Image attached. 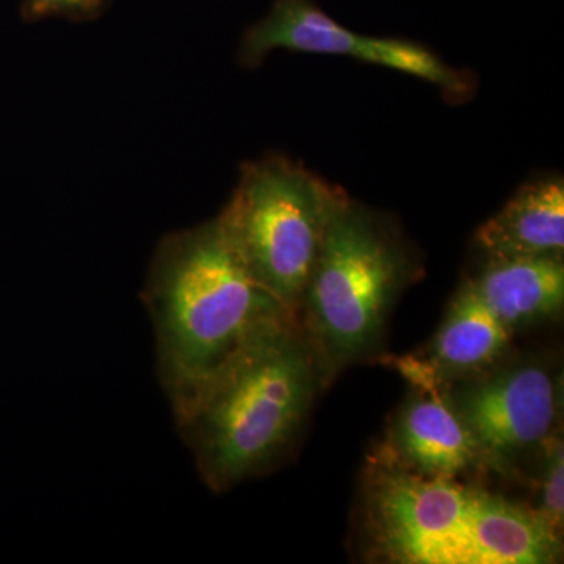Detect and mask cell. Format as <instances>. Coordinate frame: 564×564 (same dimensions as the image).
<instances>
[{"instance_id": "3957f363", "label": "cell", "mask_w": 564, "mask_h": 564, "mask_svg": "<svg viewBox=\"0 0 564 564\" xmlns=\"http://www.w3.org/2000/svg\"><path fill=\"white\" fill-rule=\"evenodd\" d=\"M364 527L372 558L395 564H551L562 534L534 508L459 478L423 477L389 458H370Z\"/></svg>"}, {"instance_id": "7a4b0ae2", "label": "cell", "mask_w": 564, "mask_h": 564, "mask_svg": "<svg viewBox=\"0 0 564 564\" xmlns=\"http://www.w3.org/2000/svg\"><path fill=\"white\" fill-rule=\"evenodd\" d=\"M143 300L174 417L259 329L293 314L251 276L218 217L159 245Z\"/></svg>"}, {"instance_id": "52a82bcc", "label": "cell", "mask_w": 564, "mask_h": 564, "mask_svg": "<svg viewBox=\"0 0 564 564\" xmlns=\"http://www.w3.org/2000/svg\"><path fill=\"white\" fill-rule=\"evenodd\" d=\"M274 50L344 55L402 70L436 85L448 101H463L474 91L469 74L452 68L422 44L359 35L334 21L311 0H276L269 17L245 35L240 61L258 66Z\"/></svg>"}, {"instance_id": "8fae6325", "label": "cell", "mask_w": 564, "mask_h": 564, "mask_svg": "<svg viewBox=\"0 0 564 564\" xmlns=\"http://www.w3.org/2000/svg\"><path fill=\"white\" fill-rule=\"evenodd\" d=\"M486 258L563 256L564 182L544 177L529 182L475 234Z\"/></svg>"}, {"instance_id": "30bf717a", "label": "cell", "mask_w": 564, "mask_h": 564, "mask_svg": "<svg viewBox=\"0 0 564 564\" xmlns=\"http://www.w3.org/2000/svg\"><path fill=\"white\" fill-rule=\"evenodd\" d=\"M467 282L481 303L513 333L563 311V256L488 258L481 272Z\"/></svg>"}, {"instance_id": "8992f818", "label": "cell", "mask_w": 564, "mask_h": 564, "mask_svg": "<svg viewBox=\"0 0 564 564\" xmlns=\"http://www.w3.org/2000/svg\"><path fill=\"white\" fill-rule=\"evenodd\" d=\"M447 389L486 467L507 469L558 433L560 383L543 362H502Z\"/></svg>"}, {"instance_id": "6da1fadb", "label": "cell", "mask_w": 564, "mask_h": 564, "mask_svg": "<svg viewBox=\"0 0 564 564\" xmlns=\"http://www.w3.org/2000/svg\"><path fill=\"white\" fill-rule=\"evenodd\" d=\"M328 383L299 315L267 323L176 417L204 484L225 492L281 464Z\"/></svg>"}, {"instance_id": "277c9868", "label": "cell", "mask_w": 564, "mask_h": 564, "mask_svg": "<svg viewBox=\"0 0 564 564\" xmlns=\"http://www.w3.org/2000/svg\"><path fill=\"white\" fill-rule=\"evenodd\" d=\"M406 245L350 198L334 214L299 317L329 378L380 350L393 304L413 280Z\"/></svg>"}, {"instance_id": "4fadbf2b", "label": "cell", "mask_w": 564, "mask_h": 564, "mask_svg": "<svg viewBox=\"0 0 564 564\" xmlns=\"http://www.w3.org/2000/svg\"><path fill=\"white\" fill-rule=\"evenodd\" d=\"M107 0H25L22 14L35 21L46 17H66L73 20L93 18L102 10Z\"/></svg>"}, {"instance_id": "ba28073f", "label": "cell", "mask_w": 564, "mask_h": 564, "mask_svg": "<svg viewBox=\"0 0 564 564\" xmlns=\"http://www.w3.org/2000/svg\"><path fill=\"white\" fill-rule=\"evenodd\" d=\"M414 391L392 422L383 451L411 473L423 477L459 478L481 469L469 430L452 402L447 386L411 380Z\"/></svg>"}, {"instance_id": "5b68a950", "label": "cell", "mask_w": 564, "mask_h": 564, "mask_svg": "<svg viewBox=\"0 0 564 564\" xmlns=\"http://www.w3.org/2000/svg\"><path fill=\"white\" fill-rule=\"evenodd\" d=\"M347 199L343 188L272 155L243 166L218 218L251 276L299 314L326 229Z\"/></svg>"}, {"instance_id": "9c48e42d", "label": "cell", "mask_w": 564, "mask_h": 564, "mask_svg": "<svg viewBox=\"0 0 564 564\" xmlns=\"http://www.w3.org/2000/svg\"><path fill=\"white\" fill-rule=\"evenodd\" d=\"M513 334L481 303L466 281L429 345L425 361L403 359L400 370L410 380L444 386L469 380L503 362Z\"/></svg>"}, {"instance_id": "7c38bea8", "label": "cell", "mask_w": 564, "mask_h": 564, "mask_svg": "<svg viewBox=\"0 0 564 564\" xmlns=\"http://www.w3.org/2000/svg\"><path fill=\"white\" fill-rule=\"evenodd\" d=\"M544 466L540 478V502L536 511L556 533L563 534L564 524V452L563 441L554 434L544 444Z\"/></svg>"}]
</instances>
